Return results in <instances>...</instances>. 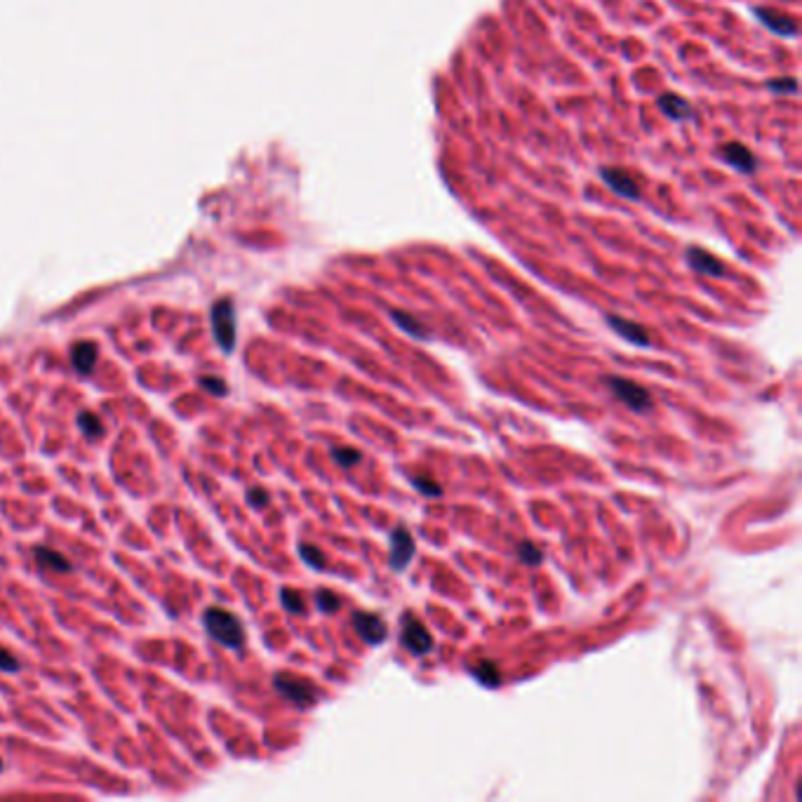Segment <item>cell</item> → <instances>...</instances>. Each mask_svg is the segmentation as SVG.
<instances>
[{
  "label": "cell",
  "instance_id": "1",
  "mask_svg": "<svg viewBox=\"0 0 802 802\" xmlns=\"http://www.w3.org/2000/svg\"><path fill=\"white\" fill-rule=\"evenodd\" d=\"M203 626L215 643L229 650H243L245 645V628L236 614L224 610V607H207L203 612Z\"/></svg>",
  "mask_w": 802,
  "mask_h": 802
},
{
  "label": "cell",
  "instance_id": "2",
  "mask_svg": "<svg viewBox=\"0 0 802 802\" xmlns=\"http://www.w3.org/2000/svg\"><path fill=\"white\" fill-rule=\"evenodd\" d=\"M273 687L280 697L290 701L297 708H309L318 701V687L309 683V680L299 678V675L292 673H278L273 678Z\"/></svg>",
  "mask_w": 802,
  "mask_h": 802
},
{
  "label": "cell",
  "instance_id": "3",
  "mask_svg": "<svg viewBox=\"0 0 802 802\" xmlns=\"http://www.w3.org/2000/svg\"><path fill=\"white\" fill-rule=\"evenodd\" d=\"M212 332H215L217 344L222 346L224 351H233L236 346V309H233L231 299H219V302L212 306Z\"/></svg>",
  "mask_w": 802,
  "mask_h": 802
},
{
  "label": "cell",
  "instance_id": "4",
  "mask_svg": "<svg viewBox=\"0 0 802 802\" xmlns=\"http://www.w3.org/2000/svg\"><path fill=\"white\" fill-rule=\"evenodd\" d=\"M605 384L610 386L612 396H617L621 403L628 407V410L640 412V414L652 410V396H650V393H647L640 384L631 382V379L607 377Z\"/></svg>",
  "mask_w": 802,
  "mask_h": 802
},
{
  "label": "cell",
  "instance_id": "5",
  "mask_svg": "<svg viewBox=\"0 0 802 802\" xmlns=\"http://www.w3.org/2000/svg\"><path fill=\"white\" fill-rule=\"evenodd\" d=\"M400 643L410 650L414 657H424L433 650V636L414 614H403L400 617Z\"/></svg>",
  "mask_w": 802,
  "mask_h": 802
},
{
  "label": "cell",
  "instance_id": "6",
  "mask_svg": "<svg viewBox=\"0 0 802 802\" xmlns=\"http://www.w3.org/2000/svg\"><path fill=\"white\" fill-rule=\"evenodd\" d=\"M414 553H417V544H414L412 532L403 525L393 527L389 534V563L393 570L396 572L407 570V565L412 563Z\"/></svg>",
  "mask_w": 802,
  "mask_h": 802
},
{
  "label": "cell",
  "instance_id": "7",
  "mask_svg": "<svg viewBox=\"0 0 802 802\" xmlns=\"http://www.w3.org/2000/svg\"><path fill=\"white\" fill-rule=\"evenodd\" d=\"M353 631L358 633V638L367 645H382L386 640V624L382 617L372 612H356L351 619Z\"/></svg>",
  "mask_w": 802,
  "mask_h": 802
},
{
  "label": "cell",
  "instance_id": "8",
  "mask_svg": "<svg viewBox=\"0 0 802 802\" xmlns=\"http://www.w3.org/2000/svg\"><path fill=\"white\" fill-rule=\"evenodd\" d=\"M600 177H603V182L610 186L614 193H619L621 198H628V200L640 198V186L636 179L628 175V172L614 170V167H603V170H600Z\"/></svg>",
  "mask_w": 802,
  "mask_h": 802
},
{
  "label": "cell",
  "instance_id": "9",
  "mask_svg": "<svg viewBox=\"0 0 802 802\" xmlns=\"http://www.w3.org/2000/svg\"><path fill=\"white\" fill-rule=\"evenodd\" d=\"M685 259H687V264H690L694 271L701 273V276L723 278V276H725V271H727V269H725V264L720 262L718 257L708 255V252H706V250H701V247H690V250H687Z\"/></svg>",
  "mask_w": 802,
  "mask_h": 802
},
{
  "label": "cell",
  "instance_id": "10",
  "mask_svg": "<svg viewBox=\"0 0 802 802\" xmlns=\"http://www.w3.org/2000/svg\"><path fill=\"white\" fill-rule=\"evenodd\" d=\"M607 325H610L621 339H626L628 344L650 346V334H647V330L643 325L633 323V320H626V318H619V316H607Z\"/></svg>",
  "mask_w": 802,
  "mask_h": 802
},
{
  "label": "cell",
  "instance_id": "11",
  "mask_svg": "<svg viewBox=\"0 0 802 802\" xmlns=\"http://www.w3.org/2000/svg\"><path fill=\"white\" fill-rule=\"evenodd\" d=\"M753 15L760 19V24H765L767 29H770L772 33H777V36H784V38L798 36V26L793 24V19H791V17L781 15V12L755 8V10H753Z\"/></svg>",
  "mask_w": 802,
  "mask_h": 802
},
{
  "label": "cell",
  "instance_id": "12",
  "mask_svg": "<svg viewBox=\"0 0 802 802\" xmlns=\"http://www.w3.org/2000/svg\"><path fill=\"white\" fill-rule=\"evenodd\" d=\"M723 158L727 165H732L734 170H739V172H746V175H751V172L758 170V160H755L753 153L748 151L744 144L730 142L727 146H723Z\"/></svg>",
  "mask_w": 802,
  "mask_h": 802
},
{
  "label": "cell",
  "instance_id": "13",
  "mask_svg": "<svg viewBox=\"0 0 802 802\" xmlns=\"http://www.w3.org/2000/svg\"><path fill=\"white\" fill-rule=\"evenodd\" d=\"M97 346L92 342H78L71 346V365L80 374H90L97 363Z\"/></svg>",
  "mask_w": 802,
  "mask_h": 802
},
{
  "label": "cell",
  "instance_id": "14",
  "mask_svg": "<svg viewBox=\"0 0 802 802\" xmlns=\"http://www.w3.org/2000/svg\"><path fill=\"white\" fill-rule=\"evenodd\" d=\"M33 556H36V563L40 567H45V570L73 572V565L69 563V560H66V556H62V553L55 551V548L36 546V548H33Z\"/></svg>",
  "mask_w": 802,
  "mask_h": 802
},
{
  "label": "cell",
  "instance_id": "15",
  "mask_svg": "<svg viewBox=\"0 0 802 802\" xmlns=\"http://www.w3.org/2000/svg\"><path fill=\"white\" fill-rule=\"evenodd\" d=\"M659 109L664 111L668 118H673V120L692 118V106L687 104L683 97L671 95V92H666V95L659 97Z\"/></svg>",
  "mask_w": 802,
  "mask_h": 802
},
{
  "label": "cell",
  "instance_id": "16",
  "mask_svg": "<svg viewBox=\"0 0 802 802\" xmlns=\"http://www.w3.org/2000/svg\"><path fill=\"white\" fill-rule=\"evenodd\" d=\"M471 673H473V678H476L478 683H483L485 687H497L499 680H501L499 666L494 664V661H490V659L478 661V664L471 668Z\"/></svg>",
  "mask_w": 802,
  "mask_h": 802
},
{
  "label": "cell",
  "instance_id": "17",
  "mask_svg": "<svg viewBox=\"0 0 802 802\" xmlns=\"http://www.w3.org/2000/svg\"><path fill=\"white\" fill-rule=\"evenodd\" d=\"M76 421H78L80 431H83L85 438L95 440V438L104 436V424H102V419H99L95 412H80Z\"/></svg>",
  "mask_w": 802,
  "mask_h": 802
},
{
  "label": "cell",
  "instance_id": "18",
  "mask_svg": "<svg viewBox=\"0 0 802 802\" xmlns=\"http://www.w3.org/2000/svg\"><path fill=\"white\" fill-rule=\"evenodd\" d=\"M391 318L396 320V323L403 327L405 332H410L412 337H417V339H426L429 337V332L424 330V325L419 323L417 318L414 316H410V313H405V311H391Z\"/></svg>",
  "mask_w": 802,
  "mask_h": 802
},
{
  "label": "cell",
  "instance_id": "19",
  "mask_svg": "<svg viewBox=\"0 0 802 802\" xmlns=\"http://www.w3.org/2000/svg\"><path fill=\"white\" fill-rule=\"evenodd\" d=\"M280 605L290 614H306L304 596L299 591H292V588H280Z\"/></svg>",
  "mask_w": 802,
  "mask_h": 802
},
{
  "label": "cell",
  "instance_id": "20",
  "mask_svg": "<svg viewBox=\"0 0 802 802\" xmlns=\"http://www.w3.org/2000/svg\"><path fill=\"white\" fill-rule=\"evenodd\" d=\"M332 459H334V464L342 466V469H349V466H356L363 461V452L353 450V447H334Z\"/></svg>",
  "mask_w": 802,
  "mask_h": 802
},
{
  "label": "cell",
  "instance_id": "21",
  "mask_svg": "<svg viewBox=\"0 0 802 802\" xmlns=\"http://www.w3.org/2000/svg\"><path fill=\"white\" fill-rule=\"evenodd\" d=\"M299 556H302V560L306 565L309 567H313V570H325L327 567V560H325V553L320 551L318 546H311V544H302L299 546Z\"/></svg>",
  "mask_w": 802,
  "mask_h": 802
},
{
  "label": "cell",
  "instance_id": "22",
  "mask_svg": "<svg viewBox=\"0 0 802 802\" xmlns=\"http://www.w3.org/2000/svg\"><path fill=\"white\" fill-rule=\"evenodd\" d=\"M316 605H318L320 612L334 614V612L342 610V598H339L337 593L327 591V588H320V591L316 593Z\"/></svg>",
  "mask_w": 802,
  "mask_h": 802
},
{
  "label": "cell",
  "instance_id": "23",
  "mask_svg": "<svg viewBox=\"0 0 802 802\" xmlns=\"http://www.w3.org/2000/svg\"><path fill=\"white\" fill-rule=\"evenodd\" d=\"M516 556H518V560L523 565H530V567H537V565H541V551L537 546L534 544H530V541H523V544H518V548H516Z\"/></svg>",
  "mask_w": 802,
  "mask_h": 802
},
{
  "label": "cell",
  "instance_id": "24",
  "mask_svg": "<svg viewBox=\"0 0 802 802\" xmlns=\"http://www.w3.org/2000/svg\"><path fill=\"white\" fill-rule=\"evenodd\" d=\"M245 499H247V504L252 506V509H266V506H269V501H271V494L264 490V487H250V490H247V494H245Z\"/></svg>",
  "mask_w": 802,
  "mask_h": 802
},
{
  "label": "cell",
  "instance_id": "25",
  "mask_svg": "<svg viewBox=\"0 0 802 802\" xmlns=\"http://www.w3.org/2000/svg\"><path fill=\"white\" fill-rule=\"evenodd\" d=\"M412 487L421 494H426V497H440V485L433 483L431 478H424V476H412Z\"/></svg>",
  "mask_w": 802,
  "mask_h": 802
},
{
  "label": "cell",
  "instance_id": "26",
  "mask_svg": "<svg viewBox=\"0 0 802 802\" xmlns=\"http://www.w3.org/2000/svg\"><path fill=\"white\" fill-rule=\"evenodd\" d=\"M200 386H203L205 391H210L212 396H217V398H224L226 393H229V389H226V382L224 379H219V377H200Z\"/></svg>",
  "mask_w": 802,
  "mask_h": 802
},
{
  "label": "cell",
  "instance_id": "27",
  "mask_svg": "<svg viewBox=\"0 0 802 802\" xmlns=\"http://www.w3.org/2000/svg\"><path fill=\"white\" fill-rule=\"evenodd\" d=\"M767 88H770L772 92H788V95H795V92H798V83H795L793 78H777V80H770V83H767Z\"/></svg>",
  "mask_w": 802,
  "mask_h": 802
},
{
  "label": "cell",
  "instance_id": "28",
  "mask_svg": "<svg viewBox=\"0 0 802 802\" xmlns=\"http://www.w3.org/2000/svg\"><path fill=\"white\" fill-rule=\"evenodd\" d=\"M17 668H19V661L12 657V652L5 650V647H0V671L15 673Z\"/></svg>",
  "mask_w": 802,
  "mask_h": 802
}]
</instances>
